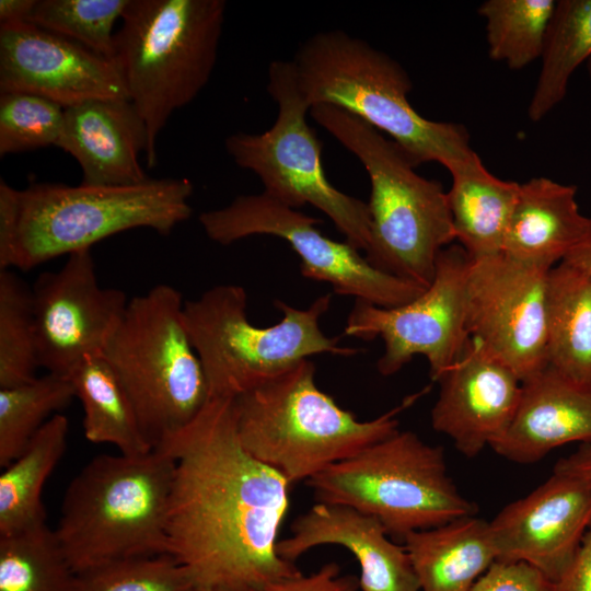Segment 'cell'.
<instances>
[{
	"mask_svg": "<svg viewBox=\"0 0 591 591\" xmlns=\"http://www.w3.org/2000/svg\"><path fill=\"white\" fill-rule=\"evenodd\" d=\"M157 447L175 460L166 555L200 591H258L301 573L277 552L291 484L243 449L234 398H209Z\"/></svg>",
	"mask_w": 591,
	"mask_h": 591,
	"instance_id": "cell-1",
	"label": "cell"
},
{
	"mask_svg": "<svg viewBox=\"0 0 591 591\" xmlns=\"http://www.w3.org/2000/svg\"><path fill=\"white\" fill-rule=\"evenodd\" d=\"M193 183L148 178L118 186L0 181V269L30 270L137 228L170 234L193 212Z\"/></svg>",
	"mask_w": 591,
	"mask_h": 591,
	"instance_id": "cell-2",
	"label": "cell"
},
{
	"mask_svg": "<svg viewBox=\"0 0 591 591\" xmlns=\"http://www.w3.org/2000/svg\"><path fill=\"white\" fill-rule=\"evenodd\" d=\"M291 61L311 107L333 105L359 117L390 136L415 167L438 162L450 171L476 153L464 126L421 116L407 97L413 83L406 70L361 38L322 31Z\"/></svg>",
	"mask_w": 591,
	"mask_h": 591,
	"instance_id": "cell-3",
	"label": "cell"
},
{
	"mask_svg": "<svg viewBox=\"0 0 591 591\" xmlns=\"http://www.w3.org/2000/svg\"><path fill=\"white\" fill-rule=\"evenodd\" d=\"M175 460L157 447L142 456L101 454L63 495L59 544L76 573L115 561L166 555Z\"/></svg>",
	"mask_w": 591,
	"mask_h": 591,
	"instance_id": "cell-4",
	"label": "cell"
},
{
	"mask_svg": "<svg viewBox=\"0 0 591 591\" xmlns=\"http://www.w3.org/2000/svg\"><path fill=\"white\" fill-rule=\"evenodd\" d=\"M310 114L359 159L369 175L368 262L381 271L427 288L439 253L455 241L441 183L419 175L395 142L349 112L318 104Z\"/></svg>",
	"mask_w": 591,
	"mask_h": 591,
	"instance_id": "cell-5",
	"label": "cell"
},
{
	"mask_svg": "<svg viewBox=\"0 0 591 591\" xmlns=\"http://www.w3.org/2000/svg\"><path fill=\"white\" fill-rule=\"evenodd\" d=\"M416 397L359 420L317 387L315 366L304 359L234 398L237 436L247 453L290 484L306 482L398 431L397 414Z\"/></svg>",
	"mask_w": 591,
	"mask_h": 591,
	"instance_id": "cell-6",
	"label": "cell"
},
{
	"mask_svg": "<svg viewBox=\"0 0 591 591\" xmlns=\"http://www.w3.org/2000/svg\"><path fill=\"white\" fill-rule=\"evenodd\" d=\"M224 0H129L115 33L116 63L148 132L146 164L172 114L189 104L216 66Z\"/></svg>",
	"mask_w": 591,
	"mask_h": 591,
	"instance_id": "cell-7",
	"label": "cell"
},
{
	"mask_svg": "<svg viewBox=\"0 0 591 591\" xmlns=\"http://www.w3.org/2000/svg\"><path fill=\"white\" fill-rule=\"evenodd\" d=\"M331 302V293L306 309L276 300L282 318L268 327L247 320V296L239 285L215 286L184 302L185 326L201 362L209 398H236L314 355H357L358 349L341 346L339 337L322 332L320 318Z\"/></svg>",
	"mask_w": 591,
	"mask_h": 591,
	"instance_id": "cell-8",
	"label": "cell"
},
{
	"mask_svg": "<svg viewBox=\"0 0 591 591\" xmlns=\"http://www.w3.org/2000/svg\"><path fill=\"white\" fill-rule=\"evenodd\" d=\"M306 484L318 502L375 518L390 537L401 542L410 533L477 512L449 475L443 449L413 431L398 430Z\"/></svg>",
	"mask_w": 591,
	"mask_h": 591,
	"instance_id": "cell-9",
	"label": "cell"
},
{
	"mask_svg": "<svg viewBox=\"0 0 591 591\" xmlns=\"http://www.w3.org/2000/svg\"><path fill=\"white\" fill-rule=\"evenodd\" d=\"M183 309L182 294L170 285L132 298L103 352L153 448L190 422L209 399Z\"/></svg>",
	"mask_w": 591,
	"mask_h": 591,
	"instance_id": "cell-10",
	"label": "cell"
},
{
	"mask_svg": "<svg viewBox=\"0 0 591 591\" xmlns=\"http://www.w3.org/2000/svg\"><path fill=\"white\" fill-rule=\"evenodd\" d=\"M267 92L278 106L273 126L260 134L230 135L225 139L228 153L236 165L258 176L263 193L293 209L315 207L348 243L366 252L371 239L368 204L327 179L322 143L306 120L311 106L301 93L291 60L269 65Z\"/></svg>",
	"mask_w": 591,
	"mask_h": 591,
	"instance_id": "cell-11",
	"label": "cell"
},
{
	"mask_svg": "<svg viewBox=\"0 0 591 591\" xmlns=\"http://www.w3.org/2000/svg\"><path fill=\"white\" fill-rule=\"evenodd\" d=\"M199 222L206 235L221 245L252 235L285 240L301 259V275L329 283L339 296L394 308L410 302L426 289L376 269L347 241L325 236L316 228L320 219L265 193L240 195L225 207L200 213Z\"/></svg>",
	"mask_w": 591,
	"mask_h": 591,
	"instance_id": "cell-12",
	"label": "cell"
},
{
	"mask_svg": "<svg viewBox=\"0 0 591 591\" xmlns=\"http://www.w3.org/2000/svg\"><path fill=\"white\" fill-rule=\"evenodd\" d=\"M472 259L459 245L443 248L431 283L416 299L394 308L356 300L345 335L380 337L384 351L376 362L383 376L398 372L415 356H424L438 381L460 358L470 335L465 322L466 280Z\"/></svg>",
	"mask_w": 591,
	"mask_h": 591,
	"instance_id": "cell-13",
	"label": "cell"
},
{
	"mask_svg": "<svg viewBox=\"0 0 591 591\" xmlns=\"http://www.w3.org/2000/svg\"><path fill=\"white\" fill-rule=\"evenodd\" d=\"M548 271L500 253L472 260L467 275L465 322L470 337L522 383L547 367Z\"/></svg>",
	"mask_w": 591,
	"mask_h": 591,
	"instance_id": "cell-14",
	"label": "cell"
},
{
	"mask_svg": "<svg viewBox=\"0 0 591 591\" xmlns=\"http://www.w3.org/2000/svg\"><path fill=\"white\" fill-rule=\"evenodd\" d=\"M32 298L39 367L63 376L84 358L103 355L128 304L121 290L99 285L91 250L38 276Z\"/></svg>",
	"mask_w": 591,
	"mask_h": 591,
	"instance_id": "cell-15",
	"label": "cell"
},
{
	"mask_svg": "<svg viewBox=\"0 0 591 591\" xmlns=\"http://www.w3.org/2000/svg\"><path fill=\"white\" fill-rule=\"evenodd\" d=\"M0 92L39 95L65 108L128 99L113 60L32 23L0 24Z\"/></svg>",
	"mask_w": 591,
	"mask_h": 591,
	"instance_id": "cell-16",
	"label": "cell"
},
{
	"mask_svg": "<svg viewBox=\"0 0 591 591\" xmlns=\"http://www.w3.org/2000/svg\"><path fill=\"white\" fill-rule=\"evenodd\" d=\"M499 560H523L557 581L591 525V486L553 472L525 497L507 505L490 521Z\"/></svg>",
	"mask_w": 591,
	"mask_h": 591,
	"instance_id": "cell-17",
	"label": "cell"
},
{
	"mask_svg": "<svg viewBox=\"0 0 591 591\" xmlns=\"http://www.w3.org/2000/svg\"><path fill=\"white\" fill-rule=\"evenodd\" d=\"M437 382L440 391L431 410L432 428L467 457L505 434L522 393L518 376L474 338Z\"/></svg>",
	"mask_w": 591,
	"mask_h": 591,
	"instance_id": "cell-18",
	"label": "cell"
},
{
	"mask_svg": "<svg viewBox=\"0 0 591 591\" xmlns=\"http://www.w3.org/2000/svg\"><path fill=\"white\" fill-rule=\"evenodd\" d=\"M291 533L277 545L279 556L288 561L320 545H339L359 564L360 591H420L407 549L391 541L375 518L317 502L292 522Z\"/></svg>",
	"mask_w": 591,
	"mask_h": 591,
	"instance_id": "cell-19",
	"label": "cell"
},
{
	"mask_svg": "<svg viewBox=\"0 0 591 591\" xmlns=\"http://www.w3.org/2000/svg\"><path fill=\"white\" fill-rule=\"evenodd\" d=\"M58 148L72 155L83 185H134L148 179L139 163L146 125L128 99L90 100L65 108Z\"/></svg>",
	"mask_w": 591,
	"mask_h": 591,
	"instance_id": "cell-20",
	"label": "cell"
},
{
	"mask_svg": "<svg viewBox=\"0 0 591 591\" xmlns=\"http://www.w3.org/2000/svg\"><path fill=\"white\" fill-rule=\"evenodd\" d=\"M571 442L591 443V391L547 366L522 383L514 418L490 448L506 460L531 464Z\"/></svg>",
	"mask_w": 591,
	"mask_h": 591,
	"instance_id": "cell-21",
	"label": "cell"
},
{
	"mask_svg": "<svg viewBox=\"0 0 591 591\" xmlns=\"http://www.w3.org/2000/svg\"><path fill=\"white\" fill-rule=\"evenodd\" d=\"M590 223L577 202V187L541 176L520 184L502 254L551 270L581 242Z\"/></svg>",
	"mask_w": 591,
	"mask_h": 591,
	"instance_id": "cell-22",
	"label": "cell"
},
{
	"mask_svg": "<svg viewBox=\"0 0 591 591\" xmlns=\"http://www.w3.org/2000/svg\"><path fill=\"white\" fill-rule=\"evenodd\" d=\"M449 172L447 198L455 241L472 260L502 253L520 183L491 174L477 153Z\"/></svg>",
	"mask_w": 591,
	"mask_h": 591,
	"instance_id": "cell-23",
	"label": "cell"
},
{
	"mask_svg": "<svg viewBox=\"0 0 591 591\" xmlns=\"http://www.w3.org/2000/svg\"><path fill=\"white\" fill-rule=\"evenodd\" d=\"M403 543L420 591H470L497 559L489 524L475 515L410 533Z\"/></svg>",
	"mask_w": 591,
	"mask_h": 591,
	"instance_id": "cell-24",
	"label": "cell"
},
{
	"mask_svg": "<svg viewBox=\"0 0 591 591\" xmlns=\"http://www.w3.org/2000/svg\"><path fill=\"white\" fill-rule=\"evenodd\" d=\"M546 362L591 391V273L566 262L547 275Z\"/></svg>",
	"mask_w": 591,
	"mask_h": 591,
	"instance_id": "cell-25",
	"label": "cell"
},
{
	"mask_svg": "<svg viewBox=\"0 0 591 591\" xmlns=\"http://www.w3.org/2000/svg\"><path fill=\"white\" fill-rule=\"evenodd\" d=\"M83 410V431L93 443H108L128 456L154 450L135 407L103 355L84 358L67 376Z\"/></svg>",
	"mask_w": 591,
	"mask_h": 591,
	"instance_id": "cell-26",
	"label": "cell"
},
{
	"mask_svg": "<svg viewBox=\"0 0 591 591\" xmlns=\"http://www.w3.org/2000/svg\"><path fill=\"white\" fill-rule=\"evenodd\" d=\"M69 420L54 415L0 475V536L46 524L44 485L67 449Z\"/></svg>",
	"mask_w": 591,
	"mask_h": 591,
	"instance_id": "cell-27",
	"label": "cell"
},
{
	"mask_svg": "<svg viewBox=\"0 0 591 591\" xmlns=\"http://www.w3.org/2000/svg\"><path fill=\"white\" fill-rule=\"evenodd\" d=\"M541 59L528 107L532 121L543 119L564 100L575 70L591 59V0L556 1Z\"/></svg>",
	"mask_w": 591,
	"mask_h": 591,
	"instance_id": "cell-28",
	"label": "cell"
},
{
	"mask_svg": "<svg viewBox=\"0 0 591 591\" xmlns=\"http://www.w3.org/2000/svg\"><path fill=\"white\" fill-rule=\"evenodd\" d=\"M74 577L47 524L0 536V591H71Z\"/></svg>",
	"mask_w": 591,
	"mask_h": 591,
	"instance_id": "cell-29",
	"label": "cell"
},
{
	"mask_svg": "<svg viewBox=\"0 0 591 591\" xmlns=\"http://www.w3.org/2000/svg\"><path fill=\"white\" fill-rule=\"evenodd\" d=\"M76 397L69 378L47 373L0 389V466L16 459L37 431Z\"/></svg>",
	"mask_w": 591,
	"mask_h": 591,
	"instance_id": "cell-30",
	"label": "cell"
},
{
	"mask_svg": "<svg viewBox=\"0 0 591 591\" xmlns=\"http://www.w3.org/2000/svg\"><path fill=\"white\" fill-rule=\"evenodd\" d=\"M554 0H487L478 8L486 22L491 59L519 70L541 58Z\"/></svg>",
	"mask_w": 591,
	"mask_h": 591,
	"instance_id": "cell-31",
	"label": "cell"
},
{
	"mask_svg": "<svg viewBox=\"0 0 591 591\" xmlns=\"http://www.w3.org/2000/svg\"><path fill=\"white\" fill-rule=\"evenodd\" d=\"M38 367L32 288L0 269V389L34 380Z\"/></svg>",
	"mask_w": 591,
	"mask_h": 591,
	"instance_id": "cell-32",
	"label": "cell"
},
{
	"mask_svg": "<svg viewBox=\"0 0 591 591\" xmlns=\"http://www.w3.org/2000/svg\"><path fill=\"white\" fill-rule=\"evenodd\" d=\"M129 0H37L30 23L114 61V25Z\"/></svg>",
	"mask_w": 591,
	"mask_h": 591,
	"instance_id": "cell-33",
	"label": "cell"
},
{
	"mask_svg": "<svg viewBox=\"0 0 591 591\" xmlns=\"http://www.w3.org/2000/svg\"><path fill=\"white\" fill-rule=\"evenodd\" d=\"M65 120V107L25 92L0 96V155L57 147Z\"/></svg>",
	"mask_w": 591,
	"mask_h": 591,
	"instance_id": "cell-34",
	"label": "cell"
},
{
	"mask_svg": "<svg viewBox=\"0 0 591 591\" xmlns=\"http://www.w3.org/2000/svg\"><path fill=\"white\" fill-rule=\"evenodd\" d=\"M71 591H200L169 555L111 563L76 573Z\"/></svg>",
	"mask_w": 591,
	"mask_h": 591,
	"instance_id": "cell-35",
	"label": "cell"
},
{
	"mask_svg": "<svg viewBox=\"0 0 591 591\" xmlns=\"http://www.w3.org/2000/svg\"><path fill=\"white\" fill-rule=\"evenodd\" d=\"M470 591H555V582L526 561L496 559Z\"/></svg>",
	"mask_w": 591,
	"mask_h": 591,
	"instance_id": "cell-36",
	"label": "cell"
},
{
	"mask_svg": "<svg viewBox=\"0 0 591 591\" xmlns=\"http://www.w3.org/2000/svg\"><path fill=\"white\" fill-rule=\"evenodd\" d=\"M258 591H360L359 578L341 575L338 564H324L317 571L276 581Z\"/></svg>",
	"mask_w": 591,
	"mask_h": 591,
	"instance_id": "cell-37",
	"label": "cell"
},
{
	"mask_svg": "<svg viewBox=\"0 0 591 591\" xmlns=\"http://www.w3.org/2000/svg\"><path fill=\"white\" fill-rule=\"evenodd\" d=\"M555 591H591V525L573 559L555 581Z\"/></svg>",
	"mask_w": 591,
	"mask_h": 591,
	"instance_id": "cell-38",
	"label": "cell"
},
{
	"mask_svg": "<svg viewBox=\"0 0 591 591\" xmlns=\"http://www.w3.org/2000/svg\"><path fill=\"white\" fill-rule=\"evenodd\" d=\"M576 477L591 486V443H583L570 455L560 459L554 471Z\"/></svg>",
	"mask_w": 591,
	"mask_h": 591,
	"instance_id": "cell-39",
	"label": "cell"
},
{
	"mask_svg": "<svg viewBox=\"0 0 591 591\" xmlns=\"http://www.w3.org/2000/svg\"><path fill=\"white\" fill-rule=\"evenodd\" d=\"M37 0H1L0 24L30 23Z\"/></svg>",
	"mask_w": 591,
	"mask_h": 591,
	"instance_id": "cell-40",
	"label": "cell"
},
{
	"mask_svg": "<svg viewBox=\"0 0 591 591\" xmlns=\"http://www.w3.org/2000/svg\"><path fill=\"white\" fill-rule=\"evenodd\" d=\"M563 262L591 273V216L586 235Z\"/></svg>",
	"mask_w": 591,
	"mask_h": 591,
	"instance_id": "cell-41",
	"label": "cell"
},
{
	"mask_svg": "<svg viewBox=\"0 0 591 591\" xmlns=\"http://www.w3.org/2000/svg\"><path fill=\"white\" fill-rule=\"evenodd\" d=\"M588 73L591 78V59L587 62Z\"/></svg>",
	"mask_w": 591,
	"mask_h": 591,
	"instance_id": "cell-42",
	"label": "cell"
},
{
	"mask_svg": "<svg viewBox=\"0 0 591 591\" xmlns=\"http://www.w3.org/2000/svg\"><path fill=\"white\" fill-rule=\"evenodd\" d=\"M216 591H230V590H225V589H218Z\"/></svg>",
	"mask_w": 591,
	"mask_h": 591,
	"instance_id": "cell-43",
	"label": "cell"
}]
</instances>
